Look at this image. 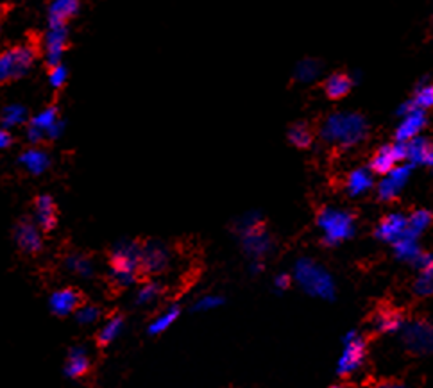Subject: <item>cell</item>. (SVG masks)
I'll return each instance as SVG.
<instances>
[{"mask_svg":"<svg viewBox=\"0 0 433 388\" xmlns=\"http://www.w3.org/2000/svg\"><path fill=\"white\" fill-rule=\"evenodd\" d=\"M111 279L120 288L135 285L142 272V245L138 242L120 243L110 258Z\"/></svg>","mask_w":433,"mask_h":388,"instance_id":"obj_1","label":"cell"},{"mask_svg":"<svg viewBox=\"0 0 433 388\" xmlns=\"http://www.w3.org/2000/svg\"><path fill=\"white\" fill-rule=\"evenodd\" d=\"M328 143H339L340 147L355 146L367 134L366 120L360 115H333L321 129Z\"/></svg>","mask_w":433,"mask_h":388,"instance_id":"obj_2","label":"cell"},{"mask_svg":"<svg viewBox=\"0 0 433 388\" xmlns=\"http://www.w3.org/2000/svg\"><path fill=\"white\" fill-rule=\"evenodd\" d=\"M294 279L306 294L321 299H332L335 294V283L328 270L310 260H301L296 265Z\"/></svg>","mask_w":433,"mask_h":388,"instance_id":"obj_3","label":"cell"},{"mask_svg":"<svg viewBox=\"0 0 433 388\" xmlns=\"http://www.w3.org/2000/svg\"><path fill=\"white\" fill-rule=\"evenodd\" d=\"M36 61V51L31 45H17L0 52V85L27 76Z\"/></svg>","mask_w":433,"mask_h":388,"instance_id":"obj_4","label":"cell"},{"mask_svg":"<svg viewBox=\"0 0 433 388\" xmlns=\"http://www.w3.org/2000/svg\"><path fill=\"white\" fill-rule=\"evenodd\" d=\"M367 340L357 331H351L344 338V351L337 363V372L340 378H349L358 372L366 362Z\"/></svg>","mask_w":433,"mask_h":388,"instance_id":"obj_5","label":"cell"},{"mask_svg":"<svg viewBox=\"0 0 433 388\" xmlns=\"http://www.w3.org/2000/svg\"><path fill=\"white\" fill-rule=\"evenodd\" d=\"M319 224L326 229L328 240L342 242L351 235V217L346 213H337L333 209H323L317 217Z\"/></svg>","mask_w":433,"mask_h":388,"instance_id":"obj_6","label":"cell"},{"mask_svg":"<svg viewBox=\"0 0 433 388\" xmlns=\"http://www.w3.org/2000/svg\"><path fill=\"white\" fill-rule=\"evenodd\" d=\"M68 47V29L63 27H49L45 33V63L49 69L61 64L63 54Z\"/></svg>","mask_w":433,"mask_h":388,"instance_id":"obj_7","label":"cell"},{"mask_svg":"<svg viewBox=\"0 0 433 388\" xmlns=\"http://www.w3.org/2000/svg\"><path fill=\"white\" fill-rule=\"evenodd\" d=\"M15 240H17L18 247L27 254H38L43 249L42 231L36 226V222L27 220V218L18 222L17 229H15Z\"/></svg>","mask_w":433,"mask_h":388,"instance_id":"obj_8","label":"cell"},{"mask_svg":"<svg viewBox=\"0 0 433 388\" xmlns=\"http://www.w3.org/2000/svg\"><path fill=\"white\" fill-rule=\"evenodd\" d=\"M169 251L163 245L154 242L142 245V272L162 274L169 267Z\"/></svg>","mask_w":433,"mask_h":388,"instance_id":"obj_9","label":"cell"},{"mask_svg":"<svg viewBox=\"0 0 433 388\" xmlns=\"http://www.w3.org/2000/svg\"><path fill=\"white\" fill-rule=\"evenodd\" d=\"M81 294L76 288H61L56 290L49 299L51 312L58 317L72 315L77 312V308L81 306Z\"/></svg>","mask_w":433,"mask_h":388,"instance_id":"obj_10","label":"cell"},{"mask_svg":"<svg viewBox=\"0 0 433 388\" xmlns=\"http://www.w3.org/2000/svg\"><path fill=\"white\" fill-rule=\"evenodd\" d=\"M34 220L40 231H52L58 222L56 202L51 195H40L34 201Z\"/></svg>","mask_w":433,"mask_h":388,"instance_id":"obj_11","label":"cell"},{"mask_svg":"<svg viewBox=\"0 0 433 388\" xmlns=\"http://www.w3.org/2000/svg\"><path fill=\"white\" fill-rule=\"evenodd\" d=\"M81 4L77 0H54L49 6V27H63L70 18L79 13Z\"/></svg>","mask_w":433,"mask_h":388,"instance_id":"obj_12","label":"cell"},{"mask_svg":"<svg viewBox=\"0 0 433 388\" xmlns=\"http://www.w3.org/2000/svg\"><path fill=\"white\" fill-rule=\"evenodd\" d=\"M408 218L401 217V215H387L380 220L378 231L376 235L378 238L385 240V242H398L407 235Z\"/></svg>","mask_w":433,"mask_h":388,"instance_id":"obj_13","label":"cell"},{"mask_svg":"<svg viewBox=\"0 0 433 388\" xmlns=\"http://www.w3.org/2000/svg\"><path fill=\"white\" fill-rule=\"evenodd\" d=\"M371 326H373L374 333H378V335H391V333L400 331L403 328V315L398 310L385 308V310L374 313Z\"/></svg>","mask_w":433,"mask_h":388,"instance_id":"obj_14","label":"cell"},{"mask_svg":"<svg viewBox=\"0 0 433 388\" xmlns=\"http://www.w3.org/2000/svg\"><path fill=\"white\" fill-rule=\"evenodd\" d=\"M20 163L31 175H42L43 172L49 170L51 166V156L45 150L38 149V147H31V149L24 150L18 158Z\"/></svg>","mask_w":433,"mask_h":388,"instance_id":"obj_15","label":"cell"},{"mask_svg":"<svg viewBox=\"0 0 433 388\" xmlns=\"http://www.w3.org/2000/svg\"><path fill=\"white\" fill-rule=\"evenodd\" d=\"M323 90L330 100H340L348 97L353 90V79L346 72H335L323 82Z\"/></svg>","mask_w":433,"mask_h":388,"instance_id":"obj_16","label":"cell"},{"mask_svg":"<svg viewBox=\"0 0 433 388\" xmlns=\"http://www.w3.org/2000/svg\"><path fill=\"white\" fill-rule=\"evenodd\" d=\"M90 371V358L85 347L76 346L68 353L67 363H65V374L72 380H79L83 376L88 374Z\"/></svg>","mask_w":433,"mask_h":388,"instance_id":"obj_17","label":"cell"},{"mask_svg":"<svg viewBox=\"0 0 433 388\" xmlns=\"http://www.w3.org/2000/svg\"><path fill=\"white\" fill-rule=\"evenodd\" d=\"M394 165H396V158H394V152H392V146H383L380 147L374 156L371 158V170L374 174H380V175H387V174H392L394 172Z\"/></svg>","mask_w":433,"mask_h":388,"instance_id":"obj_18","label":"cell"},{"mask_svg":"<svg viewBox=\"0 0 433 388\" xmlns=\"http://www.w3.org/2000/svg\"><path fill=\"white\" fill-rule=\"evenodd\" d=\"M315 140V129L306 122H296L289 129V141L298 149H310Z\"/></svg>","mask_w":433,"mask_h":388,"instance_id":"obj_19","label":"cell"},{"mask_svg":"<svg viewBox=\"0 0 433 388\" xmlns=\"http://www.w3.org/2000/svg\"><path fill=\"white\" fill-rule=\"evenodd\" d=\"M124 329V317L122 315H113L101 326L97 333V342L99 346L106 347L110 344L117 340L120 337V333Z\"/></svg>","mask_w":433,"mask_h":388,"instance_id":"obj_20","label":"cell"},{"mask_svg":"<svg viewBox=\"0 0 433 388\" xmlns=\"http://www.w3.org/2000/svg\"><path fill=\"white\" fill-rule=\"evenodd\" d=\"M425 124L426 120L425 116H423V113H421V111H416V113H412V115L408 116L403 124H401V127L398 129V132H396V140L400 141V143H407L408 140H412V138L416 136L417 132H419V129H423Z\"/></svg>","mask_w":433,"mask_h":388,"instance_id":"obj_21","label":"cell"},{"mask_svg":"<svg viewBox=\"0 0 433 388\" xmlns=\"http://www.w3.org/2000/svg\"><path fill=\"white\" fill-rule=\"evenodd\" d=\"M412 290L417 297L426 299L432 297L433 295V261L428 263L426 267L419 269V274H417L416 281L412 285Z\"/></svg>","mask_w":433,"mask_h":388,"instance_id":"obj_22","label":"cell"},{"mask_svg":"<svg viewBox=\"0 0 433 388\" xmlns=\"http://www.w3.org/2000/svg\"><path fill=\"white\" fill-rule=\"evenodd\" d=\"M179 313H181V310H179V306H170L167 308L165 312H162L160 315L156 317V319L153 320L149 324V335H153V337H156V335H162V333H165L167 329L170 328V326L174 324L176 320L179 319Z\"/></svg>","mask_w":433,"mask_h":388,"instance_id":"obj_23","label":"cell"},{"mask_svg":"<svg viewBox=\"0 0 433 388\" xmlns=\"http://www.w3.org/2000/svg\"><path fill=\"white\" fill-rule=\"evenodd\" d=\"M58 122H60V113H58V107L51 106V107H45L43 111H40L38 115H34L33 118H31L29 125L40 129V131L45 134V138H47V131L51 127H54Z\"/></svg>","mask_w":433,"mask_h":388,"instance_id":"obj_24","label":"cell"},{"mask_svg":"<svg viewBox=\"0 0 433 388\" xmlns=\"http://www.w3.org/2000/svg\"><path fill=\"white\" fill-rule=\"evenodd\" d=\"M27 122V109L20 104H9L2 109V125L4 129L17 127Z\"/></svg>","mask_w":433,"mask_h":388,"instance_id":"obj_25","label":"cell"},{"mask_svg":"<svg viewBox=\"0 0 433 388\" xmlns=\"http://www.w3.org/2000/svg\"><path fill=\"white\" fill-rule=\"evenodd\" d=\"M371 186H373V179L364 170L351 172L346 179V188L351 195H360V193L367 192Z\"/></svg>","mask_w":433,"mask_h":388,"instance_id":"obj_26","label":"cell"},{"mask_svg":"<svg viewBox=\"0 0 433 388\" xmlns=\"http://www.w3.org/2000/svg\"><path fill=\"white\" fill-rule=\"evenodd\" d=\"M65 265H67V269L70 272L81 277H90L94 274V265H92L90 258L83 256V254H70L67 261H65Z\"/></svg>","mask_w":433,"mask_h":388,"instance_id":"obj_27","label":"cell"},{"mask_svg":"<svg viewBox=\"0 0 433 388\" xmlns=\"http://www.w3.org/2000/svg\"><path fill=\"white\" fill-rule=\"evenodd\" d=\"M162 294V285L156 281H147L140 286V290L136 294V304H151L154 303Z\"/></svg>","mask_w":433,"mask_h":388,"instance_id":"obj_28","label":"cell"},{"mask_svg":"<svg viewBox=\"0 0 433 388\" xmlns=\"http://www.w3.org/2000/svg\"><path fill=\"white\" fill-rule=\"evenodd\" d=\"M76 315V320L79 324L83 326H90V324H95L101 317V310H99L95 304H81V306L77 308V312L74 313Z\"/></svg>","mask_w":433,"mask_h":388,"instance_id":"obj_29","label":"cell"},{"mask_svg":"<svg viewBox=\"0 0 433 388\" xmlns=\"http://www.w3.org/2000/svg\"><path fill=\"white\" fill-rule=\"evenodd\" d=\"M432 222H433V213L425 211V209H421V211H416V213L410 215V218H408V226L414 227L412 231H421V229H425V227H428Z\"/></svg>","mask_w":433,"mask_h":388,"instance_id":"obj_30","label":"cell"},{"mask_svg":"<svg viewBox=\"0 0 433 388\" xmlns=\"http://www.w3.org/2000/svg\"><path fill=\"white\" fill-rule=\"evenodd\" d=\"M67 77H68V72H67V69H65L63 64L52 67V69L49 70V82H51V86L54 88V90H60V88H63L65 82H67Z\"/></svg>","mask_w":433,"mask_h":388,"instance_id":"obj_31","label":"cell"},{"mask_svg":"<svg viewBox=\"0 0 433 388\" xmlns=\"http://www.w3.org/2000/svg\"><path fill=\"white\" fill-rule=\"evenodd\" d=\"M222 303H224L222 297H216V295H204V297H201L199 301L194 304V310H196V312H210V310H215V308L221 306Z\"/></svg>","mask_w":433,"mask_h":388,"instance_id":"obj_32","label":"cell"},{"mask_svg":"<svg viewBox=\"0 0 433 388\" xmlns=\"http://www.w3.org/2000/svg\"><path fill=\"white\" fill-rule=\"evenodd\" d=\"M414 104H416L417 107H433V85L421 88L416 94Z\"/></svg>","mask_w":433,"mask_h":388,"instance_id":"obj_33","label":"cell"},{"mask_svg":"<svg viewBox=\"0 0 433 388\" xmlns=\"http://www.w3.org/2000/svg\"><path fill=\"white\" fill-rule=\"evenodd\" d=\"M27 140H29L33 146H38V143H42V141L47 140V138H45V134H43L40 129L29 125V127H27Z\"/></svg>","mask_w":433,"mask_h":388,"instance_id":"obj_34","label":"cell"},{"mask_svg":"<svg viewBox=\"0 0 433 388\" xmlns=\"http://www.w3.org/2000/svg\"><path fill=\"white\" fill-rule=\"evenodd\" d=\"M371 388H410V387L400 380H383L378 381V383H374Z\"/></svg>","mask_w":433,"mask_h":388,"instance_id":"obj_35","label":"cell"},{"mask_svg":"<svg viewBox=\"0 0 433 388\" xmlns=\"http://www.w3.org/2000/svg\"><path fill=\"white\" fill-rule=\"evenodd\" d=\"M11 143H13V136L9 134L8 129L0 127V150L8 149V147L11 146Z\"/></svg>","mask_w":433,"mask_h":388,"instance_id":"obj_36","label":"cell"},{"mask_svg":"<svg viewBox=\"0 0 433 388\" xmlns=\"http://www.w3.org/2000/svg\"><path fill=\"white\" fill-rule=\"evenodd\" d=\"M290 283H292V277L287 276V274H281V276L276 277L274 285H276L278 290H287V288L290 286Z\"/></svg>","mask_w":433,"mask_h":388,"instance_id":"obj_37","label":"cell"},{"mask_svg":"<svg viewBox=\"0 0 433 388\" xmlns=\"http://www.w3.org/2000/svg\"><path fill=\"white\" fill-rule=\"evenodd\" d=\"M328 388H355L351 383H337V385H332V387H328Z\"/></svg>","mask_w":433,"mask_h":388,"instance_id":"obj_38","label":"cell"},{"mask_svg":"<svg viewBox=\"0 0 433 388\" xmlns=\"http://www.w3.org/2000/svg\"><path fill=\"white\" fill-rule=\"evenodd\" d=\"M4 11H6V8L2 4H0V17H2V15H4Z\"/></svg>","mask_w":433,"mask_h":388,"instance_id":"obj_39","label":"cell"}]
</instances>
